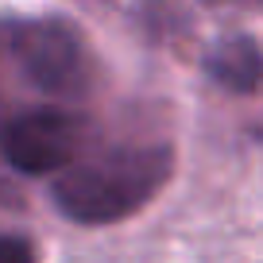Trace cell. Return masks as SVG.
<instances>
[{"mask_svg": "<svg viewBox=\"0 0 263 263\" xmlns=\"http://www.w3.org/2000/svg\"><path fill=\"white\" fill-rule=\"evenodd\" d=\"M174 151L166 143H124L89 159H74L50 186L58 213L74 224H112L140 213L166 190Z\"/></svg>", "mask_w": 263, "mask_h": 263, "instance_id": "1", "label": "cell"}, {"mask_svg": "<svg viewBox=\"0 0 263 263\" xmlns=\"http://www.w3.org/2000/svg\"><path fill=\"white\" fill-rule=\"evenodd\" d=\"M0 54L31 89L54 101H78L93 85V54L78 27L62 20H16L0 27Z\"/></svg>", "mask_w": 263, "mask_h": 263, "instance_id": "2", "label": "cell"}, {"mask_svg": "<svg viewBox=\"0 0 263 263\" xmlns=\"http://www.w3.org/2000/svg\"><path fill=\"white\" fill-rule=\"evenodd\" d=\"M82 140V116L62 105L24 108L0 128V151L20 174H62L78 159Z\"/></svg>", "mask_w": 263, "mask_h": 263, "instance_id": "3", "label": "cell"}, {"mask_svg": "<svg viewBox=\"0 0 263 263\" xmlns=\"http://www.w3.org/2000/svg\"><path fill=\"white\" fill-rule=\"evenodd\" d=\"M205 70L232 93H255L263 85V47L248 35H224L205 54Z\"/></svg>", "mask_w": 263, "mask_h": 263, "instance_id": "4", "label": "cell"}, {"mask_svg": "<svg viewBox=\"0 0 263 263\" xmlns=\"http://www.w3.org/2000/svg\"><path fill=\"white\" fill-rule=\"evenodd\" d=\"M0 263H39L31 240L16 232H0Z\"/></svg>", "mask_w": 263, "mask_h": 263, "instance_id": "5", "label": "cell"}, {"mask_svg": "<svg viewBox=\"0 0 263 263\" xmlns=\"http://www.w3.org/2000/svg\"><path fill=\"white\" fill-rule=\"evenodd\" d=\"M209 4H224V8H244V12H259V16H263V0H209Z\"/></svg>", "mask_w": 263, "mask_h": 263, "instance_id": "6", "label": "cell"}]
</instances>
